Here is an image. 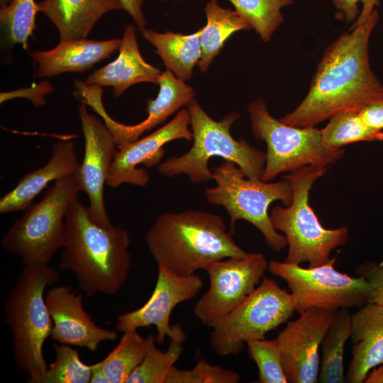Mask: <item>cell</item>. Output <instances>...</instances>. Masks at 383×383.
<instances>
[{"instance_id": "obj_1", "label": "cell", "mask_w": 383, "mask_h": 383, "mask_svg": "<svg viewBox=\"0 0 383 383\" xmlns=\"http://www.w3.org/2000/svg\"><path fill=\"white\" fill-rule=\"evenodd\" d=\"M378 19L374 9L364 23L343 33L326 48L306 96L279 119L282 122L315 127L338 113L360 111L383 96V84L371 69L368 49Z\"/></svg>"}, {"instance_id": "obj_2", "label": "cell", "mask_w": 383, "mask_h": 383, "mask_svg": "<svg viewBox=\"0 0 383 383\" xmlns=\"http://www.w3.org/2000/svg\"><path fill=\"white\" fill-rule=\"evenodd\" d=\"M65 224L60 268L75 276L88 296L117 293L126 282L131 265L128 231L120 226L96 223L77 199L69 206Z\"/></svg>"}, {"instance_id": "obj_3", "label": "cell", "mask_w": 383, "mask_h": 383, "mask_svg": "<svg viewBox=\"0 0 383 383\" xmlns=\"http://www.w3.org/2000/svg\"><path fill=\"white\" fill-rule=\"evenodd\" d=\"M232 235L220 216L187 210L160 214L147 231L145 243L157 264L189 276L226 258L245 257L248 253Z\"/></svg>"}, {"instance_id": "obj_4", "label": "cell", "mask_w": 383, "mask_h": 383, "mask_svg": "<svg viewBox=\"0 0 383 383\" xmlns=\"http://www.w3.org/2000/svg\"><path fill=\"white\" fill-rule=\"evenodd\" d=\"M59 279L58 272L49 265L24 266L5 302V324L11 333L14 358L30 383H40L48 369L43 345L53 323L44 292Z\"/></svg>"}, {"instance_id": "obj_5", "label": "cell", "mask_w": 383, "mask_h": 383, "mask_svg": "<svg viewBox=\"0 0 383 383\" xmlns=\"http://www.w3.org/2000/svg\"><path fill=\"white\" fill-rule=\"evenodd\" d=\"M193 145L186 153L160 163L157 172L165 177L186 174L198 184L213 179L209 161L220 157L238 165L248 179H260L264 173L266 152L258 150L245 139L235 140L231 133L232 124L240 117L232 112L216 121L211 118L194 98L187 106Z\"/></svg>"}, {"instance_id": "obj_6", "label": "cell", "mask_w": 383, "mask_h": 383, "mask_svg": "<svg viewBox=\"0 0 383 383\" xmlns=\"http://www.w3.org/2000/svg\"><path fill=\"white\" fill-rule=\"evenodd\" d=\"M327 170L322 165H310L282 176L292 185L293 199L286 207H273L270 216L275 230L283 232L286 238L288 252L285 262H308L310 267L323 265L331 259V251L344 245L348 238L346 226L324 228L309 205L310 189Z\"/></svg>"}, {"instance_id": "obj_7", "label": "cell", "mask_w": 383, "mask_h": 383, "mask_svg": "<svg viewBox=\"0 0 383 383\" xmlns=\"http://www.w3.org/2000/svg\"><path fill=\"white\" fill-rule=\"evenodd\" d=\"M212 173L216 186L205 189L206 199L226 209L230 217L229 231L233 234L236 222L245 220L260 231L272 250L285 248L286 238L273 227L268 209L274 201L285 206L291 204L294 194L291 182L284 178L276 182L248 179L238 165L228 160L214 167Z\"/></svg>"}, {"instance_id": "obj_8", "label": "cell", "mask_w": 383, "mask_h": 383, "mask_svg": "<svg viewBox=\"0 0 383 383\" xmlns=\"http://www.w3.org/2000/svg\"><path fill=\"white\" fill-rule=\"evenodd\" d=\"M79 192L75 173L56 180L7 230L3 248L20 257L24 266L48 265L63 246L65 214Z\"/></svg>"}, {"instance_id": "obj_9", "label": "cell", "mask_w": 383, "mask_h": 383, "mask_svg": "<svg viewBox=\"0 0 383 383\" xmlns=\"http://www.w3.org/2000/svg\"><path fill=\"white\" fill-rule=\"evenodd\" d=\"M254 137L267 145L266 162L261 180L270 182L279 174L292 172L310 165L328 167L345 154V150H329L321 142V130L315 127L289 126L269 112L260 97L248 106Z\"/></svg>"}, {"instance_id": "obj_10", "label": "cell", "mask_w": 383, "mask_h": 383, "mask_svg": "<svg viewBox=\"0 0 383 383\" xmlns=\"http://www.w3.org/2000/svg\"><path fill=\"white\" fill-rule=\"evenodd\" d=\"M294 311L292 294L264 277L252 294L212 328L211 347L222 357L238 355L248 342L265 339L287 322Z\"/></svg>"}, {"instance_id": "obj_11", "label": "cell", "mask_w": 383, "mask_h": 383, "mask_svg": "<svg viewBox=\"0 0 383 383\" xmlns=\"http://www.w3.org/2000/svg\"><path fill=\"white\" fill-rule=\"evenodd\" d=\"M335 257L326 264L304 268L299 265L271 260V274L284 279L291 290L295 311L312 307L339 310L362 307L369 303L372 289L362 277H354L336 270Z\"/></svg>"}, {"instance_id": "obj_12", "label": "cell", "mask_w": 383, "mask_h": 383, "mask_svg": "<svg viewBox=\"0 0 383 383\" xmlns=\"http://www.w3.org/2000/svg\"><path fill=\"white\" fill-rule=\"evenodd\" d=\"M267 268L266 257L259 252L211 265L206 270L209 287L194 307L196 317L213 328L254 292Z\"/></svg>"}, {"instance_id": "obj_13", "label": "cell", "mask_w": 383, "mask_h": 383, "mask_svg": "<svg viewBox=\"0 0 383 383\" xmlns=\"http://www.w3.org/2000/svg\"><path fill=\"white\" fill-rule=\"evenodd\" d=\"M157 265V281L150 297L138 309L119 315L116 329L123 333L154 326L158 343L162 344L166 337L184 343L186 333L180 325H170V316L177 304L196 296L204 285L203 279L196 274L180 276L162 264Z\"/></svg>"}, {"instance_id": "obj_14", "label": "cell", "mask_w": 383, "mask_h": 383, "mask_svg": "<svg viewBox=\"0 0 383 383\" xmlns=\"http://www.w3.org/2000/svg\"><path fill=\"white\" fill-rule=\"evenodd\" d=\"M337 311L312 307L287 323L277 337L289 383H316L320 370L319 347Z\"/></svg>"}, {"instance_id": "obj_15", "label": "cell", "mask_w": 383, "mask_h": 383, "mask_svg": "<svg viewBox=\"0 0 383 383\" xmlns=\"http://www.w3.org/2000/svg\"><path fill=\"white\" fill-rule=\"evenodd\" d=\"M78 114L84 137V155L75 173L80 191L86 193L90 218L104 227L112 226L107 215L104 187L117 152L114 138L97 116L88 112L86 104L78 106Z\"/></svg>"}, {"instance_id": "obj_16", "label": "cell", "mask_w": 383, "mask_h": 383, "mask_svg": "<svg viewBox=\"0 0 383 383\" xmlns=\"http://www.w3.org/2000/svg\"><path fill=\"white\" fill-rule=\"evenodd\" d=\"M158 84L160 90L157 96L147 101V118L135 125L123 124L109 116L103 105L104 89L101 87L84 85L79 95L82 103L89 105L102 118L112 133L118 148L124 143L139 139L145 132L164 122L181 107L187 106L194 98L193 88L169 70L162 73Z\"/></svg>"}, {"instance_id": "obj_17", "label": "cell", "mask_w": 383, "mask_h": 383, "mask_svg": "<svg viewBox=\"0 0 383 383\" xmlns=\"http://www.w3.org/2000/svg\"><path fill=\"white\" fill-rule=\"evenodd\" d=\"M189 125V111L182 109L169 123L151 134L118 146L106 184L111 188L126 183L145 187L150 181L148 173L137 166L144 164L150 167L157 164L165 153L163 146L169 142L179 139L192 140V132Z\"/></svg>"}, {"instance_id": "obj_18", "label": "cell", "mask_w": 383, "mask_h": 383, "mask_svg": "<svg viewBox=\"0 0 383 383\" xmlns=\"http://www.w3.org/2000/svg\"><path fill=\"white\" fill-rule=\"evenodd\" d=\"M45 301L53 323L50 337L60 344L85 348L94 353L101 343L117 339L115 330L94 323L84 309L82 294L70 287H50Z\"/></svg>"}, {"instance_id": "obj_19", "label": "cell", "mask_w": 383, "mask_h": 383, "mask_svg": "<svg viewBox=\"0 0 383 383\" xmlns=\"http://www.w3.org/2000/svg\"><path fill=\"white\" fill-rule=\"evenodd\" d=\"M121 41L118 38L60 40L51 50L31 52L29 55L37 66L36 76L50 78L66 72H86L118 50Z\"/></svg>"}, {"instance_id": "obj_20", "label": "cell", "mask_w": 383, "mask_h": 383, "mask_svg": "<svg viewBox=\"0 0 383 383\" xmlns=\"http://www.w3.org/2000/svg\"><path fill=\"white\" fill-rule=\"evenodd\" d=\"M118 50V56L115 60L95 70L86 78L84 83L101 87H111L114 98L120 96L127 89L138 83L158 84L162 72L142 57L134 26L128 25L125 27Z\"/></svg>"}, {"instance_id": "obj_21", "label": "cell", "mask_w": 383, "mask_h": 383, "mask_svg": "<svg viewBox=\"0 0 383 383\" xmlns=\"http://www.w3.org/2000/svg\"><path fill=\"white\" fill-rule=\"evenodd\" d=\"M79 165L72 141L54 143L49 161L43 167L25 174L16 186L1 198L0 213L24 211L50 182L76 173Z\"/></svg>"}, {"instance_id": "obj_22", "label": "cell", "mask_w": 383, "mask_h": 383, "mask_svg": "<svg viewBox=\"0 0 383 383\" xmlns=\"http://www.w3.org/2000/svg\"><path fill=\"white\" fill-rule=\"evenodd\" d=\"M353 357L344 382H363L369 371L383 364V307L367 303L351 313Z\"/></svg>"}, {"instance_id": "obj_23", "label": "cell", "mask_w": 383, "mask_h": 383, "mask_svg": "<svg viewBox=\"0 0 383 383\" xmlns=\"http://www.w3.org/2000/svg\"><path fill=\"white\" fill-rule=\"evenodd\" d=\"M37 7L55 26L60 40L86 38L105 13L123 9L119 0H43Z\"/></svg>"}, {"instance_id": "obj_24", "label": "cell", "mask_w": 383, "mask_h": 383, "mask_svg": "<svg viewBox=\"0 0 383 383\" xmlns=\"http://www.w3.org/2000/svg\"><path fill=\"white\" fill-rule=\"evenodd\" d=\"M201 30L189 35L170 31L157 33L144 28L143 35L155 48L167 70L185 82L192 75L193 68L200 60Z\"/></svg>"}, {"instance_id": "obj_25", "label": "cell", "mask_w": 383, "mask_h": 383, "mask_svg": "<svg viewBox=\"0 0 383 383\" xmlns=\"http://www.w3.org/2000/svg\"><path fill=\"white\" fill-rule=\"evenodd\" d=\"M206 24L201 28V56L198 66L205 72L222 49L226 40L235 32L250 30L251 26L235 10L223 8L217 0H210L204 8Z\"/></svg>"}, {"instance_id": "obj_26", "label": "cell", "mask_w": 383, "mask_h": 383, "mask_svg": "<svg viewBox=\"0 0 383 383\" xmlns=\"http://www.w3.org/2000/svg\"><path fill=\"white\" fill-rule=\"evenodd\" d=\"M351 335V313L348 309L337 310L334 320L322 342V360L318 382H344L343 357L345 343Z\"/></svg>"}, {"instance_id": "obj_27", "label": "cell", "mask_w": 383, "mask_h": 383, "mask_svg": "<svg viewBox=\"0 0 383 383\" xmlns=\"http://www.w3.org/2000/svg\"><path fill=\"white\" fill-rule=\"evenodd\" d=\"M321 133L322 144L329 150H339L355 142L383 140V131L367 126L359 111H349L335 115L329 119Z\"/></svg>"}, {"instance_id": "obj_28", "label": "cell", "mask_w": 383, "mask_h": 383, "mask_svg": "<svg viewBox=\"0 0 383 383\" xmlns=\"http://www.w3.org/2000/svg\"><path fill=\"white\" fill-rule=\"evenodd\" d=\"M146 349V338L137 330L123 332L117 346L99 362L110 383H126L143 361Z\"/></svg>"}, {"instance_id": "obj_29", "label": "cell", "mask_w": 383, "mask_h": 383, "mask_svg": "<svg viewBox=\"0 0 383 383\" xmlns=\"http://www.w3.org/2000/svg\"><path fill=\"white\" fill-rule=\"evenodd\" d=\"M147 349L141 363L127 379L126 383H166L167 378L182 352V343L171 340L164 351L156 346V336L146 338Z\"/></svg>"}, {"instance_id": "obj_30", "label": "cell", "mask_w": 383, "mask_h": 383, "mask_svg": "<svg viewBox=\"0 0 383 383\" xmlns=\"http://www.w3.org/2000/svg\"><path fill=\"white\" fill-rule=\"evenodd\" d=\"M235 11L247 21L264 42H269L284 21L282 8L293 0H228Z\"/></svg>"}, {"instance_id": "obj_31", "label": "cell", "mask_w": 383, "mask_h": 383, "mask_svg": "<svg viewBox=\"0 0 383 383\" xmlns=\"http://www.w3.org/2000/svg\"><path fill=\"white\" fill-rule=\"evenodd\" d=\"M38 12L35 0H11L1 5V28L11 44H21L23 49H28V38L35 28Z\"/></svg>"}, {"instance_id": "obj_32", "label": "cell", "mask_w": 383, "mask_h": 383, "mask_svg": "<svg viewBox=\"0 0 383 383\" xmlns=\"http://www.w3.org/2000/svg\"><path fill=\"white\" fill-rule=\"evenodd\" d=\"M55 357L40 383H89L92 365L83 362L77 350L65 344L55 345Z\"/></svg>"}, {"instance_id": "obj_33", "label": "cell", "mask_w": 383, "mask_h": 383, "mask_svg": "<svg viewBox=\"0 0 383 383\" xmlns=\"http://www.w3.org/2000/svg\"><path fill=\"white\" fill-rule=\"evenodd\" d=\"M250 357L258 369L260 383H287L281 352L277 339L255 340L246 343Z\"/></svg>"}, {"instance_id": "obj_34", "label": "cell", "mask_w": 383, "mask_h": 383, "mask_svg": "<svg viewBox=\"0 0 383 383\" xmlns=\"http://www.w3.org/2000/svg\"><path fill=\"white\" fill-rule=\"evenodd\" d=\"M240 374L220 365H213L200 360L191 369H179L174 366L166 383H237Z\"/></svg>"}, {"instance_id": "obj_35", "label": "cell", "mask_w": 383, "mask_h": 383, "mask_svg": "<svg viewBox=\"0 0 383 383\" xmlns=\"http://www.w3.org/2000/svg\"><path fill=\"white\" fill-rule=\"evenodd\" d=\"M336 9L343 12L347 22L357 20L350 30L364 23L379 4V0H332Z\"/></svg>"}, {"instance_id": "obj_36", "label": "cell", "mask_w": 383, "mask_h": 383, "mask_svg": "<svg viewBox=\"0 0 383 383\" xmlns=\"http://www.w3.org/2000/svg\"><path fill=\"white\" fill-rule=\"evenodd\" d=\"M356 272L364 277L371 285L372 293L369 303L383 307V262H364L356 267Z\"/></svg>"}, {"instance_id": "obj_37", "label": "cell", "mask_w": 383, "mask_h": 383, "mask_svg": "<svg viewBox=\"0 0 383 383\" xmlns=\"http://www.w3.org/2000/svg\"><path fill=\"white\" fill-rule=\"evenodd\" d=\"M359 113L370 127L382 131L383 129V96L368 104L359 111Z\"/></svg>"}, {"instance_id": "obj_38", "label": "cell", "mask_w": 383, "mask_h": 383, "mask_svg": "<svg viewBox=\"0 0 383 383\" xmlns=\"http://www.w3.org/2000/svg\"><path fill=\"white\" fill-rule=\"evenodd\" d=\"M167 1V0H160ZM124 9L133 18L139 29L145 28L147 22L142 10L144 0H119Z\"/></svg>"}, {"instance_id": "obj_39", "label": "cell", "mask_w": 383, "mask_h": 383, "mask_svg": "<svg viewBox=\"0 0 383 383\" xmlns=\"http://www.w3.org/2000/svg\"><path fill=\"white\" fill-rule=\"evenodd\" d=\"M90 383H110L109 378L100 366L99 362L92 365Z\"/></svg>"}]
</instances>
